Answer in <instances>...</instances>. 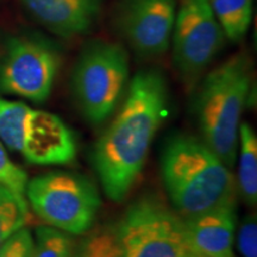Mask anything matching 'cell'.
Masks as SVG:
<instances>
[{"mask_svg": "<svg viewBox=\"0 0 257 257\" xmlns=\"http://www.w3.org/2000/svg\"><path fill=\"white\" fill-rule=\"evenodd\" d=\"M114 231L120 257H202L182 217L155 194L135 200Z\"/></svg>", "mask_w": 257, "mask_h": 257, "instance_id": "cell-4", "label": "cell"}, {"mask_svg": "<svg viewBox=\"0 0 257 257\" xmlns=\"http://www.w3.org/2000/svg\"><path fill=\"white\" fill-rule=\"evenodd\" d=\"M28 181L27 173L10 160L5 146L0 141V184L25 199V188Z\"/></svg>", "mask_w": 257, "mask_h": 257, "instance_id": "cell-19", "label": "cell"}, {"mask_svg": "<svg viewBox=\"0 0 257 257\" xmlns=\"http://www.w3.org/2000/svg\"><path fill=\"white\" fill-rule=\"evenodd\" d=\"M76 248L78 242L73 234L42 225L35 230L31 257H75Z\"/></svg>", "mask_w": 257, "mask_h": 257, "instance_id": "cell-16", "label": "cell"}, {"mask_svg": "<svg viewBox=\"0 0 257 257\" xmlns=\"http://www.w3.org/2000/svg\"><path fill=\"white\" fill-rule=\"evenodd\" d=\"M168 87L156 69L138 72L125 100L93 150V166L108 198H126L142 173L150 146L165 120Z\"/></svg>", "mask_w": 257, "mask_h": 257, "instance_id": "cell-1", "label": "cell"}, {"mask_svg": "<svg viewBox=\"0 0 257 257\" xmlns=\"http://www.w3.org/2000/svg\"><path fill=\"white\" fill-rule=\"evenodd\" d=\"M30 107L22 101L0 96V141L12 152L22 150L24 120Z\"/></svg>", "mask_w": 257, "mask_h": 257, "instance_id": "cell-15", "label": "cell"}, {"mask_svg": "<svg viewBox=\"0 0 257 257\" xmlns=\"http://www.w3.org/2000/svg\"><path fill=\"white\" fill-rule=\"evenodd\" d=\"M251 83V60L239 53L211 70L195 94L194 112L201 140L231 170L238 155L240 118Z\"/></svg>", "mask_w": 257, "mask_h": 257, "instance_id": "cell-3", "label": "cell"}, {"mask_svg": "<svg viewBox=\"0 0 257 257\" xmlns=\"http://www.w3.org/2000/svg\"><path fill=\"white\" fill-rule=\"evenodd\" d=\"M60 63V53L51 42L36 36L11 38L0 64V89L35 102L46 101Z\"/></svg>", "mask_w": 257, "mask_h": 257, "instance_id": "cell-8", "label": "cell"}, {"mask_svg": "<svg viewBox=\"0 0 257 257\" xmlns=\"http://www.w3.org/2000/svg\"><path fill=\"white\" fill-rule=\"evenodd\" d=\"M75 257H120L114 227L95 231L78 243Z\"/></svg>", "mask_w": 257, "mask_h": 257, "instance_id": "cell-18", "label": "cell"}, {"mask_svg": "<svg viewBox=\"0 0 257 257\" xmlns=\"http://www.w3.org/2000/svg\"><path fill=\"white\" fill-rule=\"evenodd\" d=\"M238 189L249 207L257 204V136L248 123H240L238 131Z\"/></svg>", "mask_w": 257, "mask_h": 257, "instance_id": "cell-13", "label": "cell"}, {"mask_svg": "<svg viewBox=\"0 0 257 257\" xmlns=\"http://www.w3.org/2000/svg\"><path fill=\"white\" fill-rule=\"evenodd\" d=\"M25 197L44 223L73 236L93 229L101 206L96 186L87 176L72 172H53L29 180Z\"/></svg>", "mask_w": 257, "mask_h": 257, "instance_id": "cell-6", "label": "cell"}, {"mask_svg": "<svg viewBox=\"0 0 257 257\" xmlns=\"http://www.w3.org/2000/svg\"><path fill=\"white\" fill-rule=\"evenodd\" d=\"M128 57L120 44L93 41L83 48L72 74L74 99L92 124L104 123L117 110L128 82Z\"/></svg>", "mask_w": 257, "mask_h": 257, "instance_id": "cell-5", "label": "cell"}, {"mask_svg": "<svg viewBox=\"0 0 257 257\" xmlns=\"http://www.w3.org/2000/svg\"><path fill=\"white\" fill-rule=\"evenodd\" d=\"M227 40L239 42L252 22L253 0H208Z\"/></svg>", "mask_w": 257, "mask_h": 257, "instance_id": "cell-14", "label": "cell"}, {"mask_svg": "<svg viewBox=\"0 0 257 257\" xmlns=\"http://www.w3.org/2000/svg\"><path fill=\"white\" fill-rule=\"evenodd\" d=\"M175 16V0H120L114 19L134 53L152 59L168 50Z\"/></svg>", "mask_w": 257, "mask_h": 257, "instance_id": "cell-9", "label": "cell"}, {"mask_svg": "<svg viewBox=\"0 0 257 257\" xmlns=\"http://www.w3.org/2000/svg\"><path fill=\"white\" fill-rule=\"evenodd\" d=\"M36 21L56 36L70 38L92 30L104 0H19Z\"/></svg>", "mask_w": 257, "mask_h": 257, "instance_id": "cell-11", "label": "cell"}, {"mask_svg": "<svg viewBox=\"0 0 257 257\" xmlns=\"http://www.w3.org/2000/svg\"><path fill=\"white\" fill-rule=\"evenodd\" d=\"M208 0H182L172 34V59L185 85L193 87L225 44Z\"/></svg>", "mask_w": 257, "mask_h": 257, "instance_id": "cell-7", "label": "cell"}, {"mask_svg": "<svg viewBox=\"0 0 257 257\" xmlns=\"http://www.w3.org/2000/svg\"><path fill=\"white\" fill-rule=\"evenodd\" d=\"M21 153L34 165H69L76 159L78 144L73 131L60 117L30 108L24 120Z\"/></svg>", "mask_w": 257, "mask_h": 257, "instance_id": "cell-10", "label": "cell"}, {"mask_svg": "<svg viewBox=\"0 0 257 257\" xmlns=\"http://www.w3.org/2000/svg\"><path fill=\"white\" fill-rule=\"evenodd\" d=\"M34 237L28 227H21L0 245V257H31Z\"/></svg>", "mask_w": 257, "mask_h": 257, "instance_id": "cell-20", "label": "cell"}, {"mask_svg": "<svg viewBox=\"0 0 257 257\" xmlns=\"http://www.w3.org/2000/svg\"><path fill=\"white\" fill-rule=\"evenodd\" d=\"M237 248L243 257H257L256 214H248L240 224L237 234Z\"/></svg>", "mask_w": 257, "mask_h": 257, "instance_id": "cell-21", "label": "cell"}, {"mask_svg": "<svg viewBox=\"0 0 257 257\" xmlns=\"http://www.w3.org/2000/svg\"><path fill=\"white\" fill-rule=\"evenodd\" d=\"M236 205L233 200L197 216L182 218L192 244L202 257H234Z\"/></svg>", "mask_w": 257, "mask_h": 257, "instance_id": "cell-12", "label": "cell"}, {"mask_svg": "<svg viewBox=\"0 0 257 257\" xmlns=\"http://www.w3.org/2000/svg\"><path fill=\"white\" fill-rule=\"evenodd\" d=\"M28 217L27 200L0 184V245L12 233L25 226Z\"/></svg>", "mask_w": 257, "mask_h": 257, "instance_id": "cell-17", "label": "cell"}, {"mask_svg": "<svg viewBox=\"0 0 257 257\" xmlns=\"http://www.w3.org/2000/svg\"><path fill=\"white\" fill-rule=\"evenodd\" d=\"M161 172L172 207L182 218L236 200L232 170L201 138L187 134L169 137L161 155Z\"/></svg>", "mask_w": 257, "mask_h": 257, "instance_id": "cell-2", "label": "cell"}]
</instances>
